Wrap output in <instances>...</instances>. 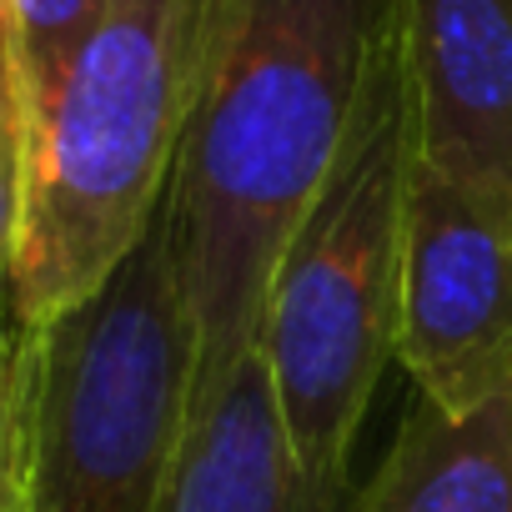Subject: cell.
Returning a JSON list of instances; mask_svg holds the SVG:
<instances>
[{
    "label": "cell",
    "instance_id": "6da1fadb",
    "mask_svg": "<svg viewBox=\"0 0 512 512\" xmlns=\"http://www.w3.org/2000/svg\"><path fill=\"white\" fill-rule=\"evenodd\" d=\"M392 26L397 0H211L166 191L196 387L256 352L272 272L347 151Z\"/></svg>",
    "mask_w": 512,
    "mask_h": 512
},
{
    "label": "cell",
    "instance_id": "7a4b0ae2",
    "mask_svg": "<svg viewBox=\"0 0 512 512\" xmlns=\"http://www.w3.org/2000/svg\"><path fill=\"white\" fill-rule=\"evenodd\" d=\"M412 166L417 106L397 0V26L377 56L347 151L287 241L256 332L297 467L332 512H352V447L397 357Z\"/></svg>",
    "mask_w": 512,
    "mask_h": 512
},
{
    "label": "cell",
    "instance_id": "3957f363",
    "mask_svg": "<svg viewBox=\"0 0 512 512\" xmlns=\"http://www.w3.org/2000/svg\"><path fill=\"white\" fill-rule=\"evenodd\" d=\"M211 0H111L31 116L26 226L11 272L21 327L86 307L161 221L191 126Z\"/></svg>",
    "mask_w": 512,
    "mask_h": 512
},
{
    "label": "cell",
    "instance_id": "277c9868",
    "mask_svg": "<svg viewBox=\"0 0 512 512\" xmlns=\"http://www.w3.org/2000/svg\"><path fill=\"white\" fill-rule=\"evenodd\" d=\"M196 387V327L161 221L76 312L26 327L21 512H166Z\"/></svg>",
    "mask_w": 512,
    "mask_h": 512
},
{
    "label": "cell",
    "instance_id": "5b68a950",
    "mask_svg": "<svg viewBox=\"0 0 512 512\" xmlns=\"http://www.w3.org/2000/svg\"><path fill=\"white\" fill-rule=\"evenodd\" d=\"M397 362L452 417L512 392V236L422 156L407 186Z\"/></svg>",
    "mask_w": 512,
    "mask_h": 512
},
{
    "label": "cell",
    "instance_id": "8992f818",
    "mask_svg": "<svg viewBox=\"0 0 512 512\" xmlns=\"http://www.w3.org/2000/svg\"><path fill=\"white\" fill-rule=\"evenodd\" d=\"M417 156L512 236V0H402Z\"/></svg>",
    "mask_w": 512,
    "mask_h": 512
},
{
    "label": "cell",
    "instance_id": "52a82bcc",
    "mask_svg": "<svg viewBox=\"0 0 512 512\" xmlns=\"http://www.w3.org/2000/svg\"><path fill=\"white\" fill-rule=\"evenodd\" d=\"M166 512H332L297 467L262 352L211 387H191Z\"/></svg>",
    "mask_w": 512,
    "mask_h": 512
},
{
    "label": "cell",
    "instance_id": "ba28073f",
    "mask_svg": "<svg viewBox=\"0 0 512 512\" xmlns=\"http://www.w3.org/2000/svg\"><path fill=\"white\" fill-rule=\"evenodd\" d=\"M352 512H512V392L462 417L417 392Z\"/></svg>",
    "mask_w": 512,
    "mask_h": 512
},
{
    "label": "cell",
    "instance_id": "9c48e42d",
    "mask_svg": "<svg viewBox=\"0 0 512 512\" xmlns=\"http://www.w3.org/2000/svg\"><path fill=\"white\" fill-rule=\"evenodd\" d=\"M106 6L111 0H0V16H6V31H11V46H16V66H21V81H26L31 116L61 86L66 66L91 41Z\"/></svg>",
    "mask_w": 512,
    "mask_h": 512
},
{
    "label": "cell",
    "instance_id": "30bf717a",
    "mask_svg": "<svg viewBox=\"0 0 512 512\" xmlns=\"http://www.w3.org/2000/svg\"><path fill=\"white\" fill-rule=\"evenodd\" d=\"M26 176H31V101H26L6 16H0V292H11L16 251H21Z\"/></svg>",
    "mask_w": 512,
    "mask_h": 512
},
{
    "label": "cell",
    "instance_id": "8fae6325",
    "mask_svg": "<svg viewBox=\"0 0 512 512\" xmlns=\"http://www.w3.org/2000/svg\"><path fill=\"white\" fill-rule=\"evenodd\" d=\"M21 382H26V327L11 312V292H0V472L11 467L21 442Z\"/></svg>",
    "mask_w": 512,
    "mask_h": 512
},
{
    "label": "cell",
    "instance_id": "7c38bea8",
    "mask_svg": "<svg viewBox=\"0 0 512 512\" xmlns=\"http://www.w3.org/2000/svg\"><path fill=\"white\" fill-rule=\"evenodd\" d=\"M0 512H21V442H16L11 467L0 472Z\"/></svg>",
    "mask_w": 512,
    "mask_h": 512
}]
</instances>
